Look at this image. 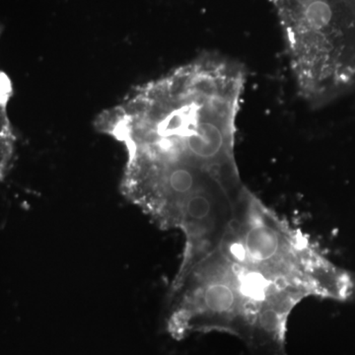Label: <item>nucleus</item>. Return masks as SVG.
Instances as JSON below:
<instances>
[{
    "instance_id": "1",
    "label": "nucleus",
    "mask_w": 355,
    "mask_h": 355,
    "mask_svg": "<svg viewBox=\"0 0 355 355\" xmlns=\"http://www.w3.org/2000/svg\"><path fill=\"white\" fill-rule=\"evenodd\" d=\"M246 80L241 64L205 53L133 89L95 128L123 146L127 165L212 180L241 193L235 139Z\"/></svg>"
},
{
    "instance_id": "3",
    "label": "nucleus",
    "mask_w": 355,
    "mask_h": 355,
    "mask_svg": "<svg viewBox=\"0 0 355 355\" xmlns=\"http://www.w3.org/2000/svg\"><path fill=\"white\" fill-rule=\"evenodd\" d=\"M298 93L322 108L355 90V15L342 0H270Z\"/></svg>"
},
{
    "instance_id": "2",
    "label": "nucleus",
    "mask_w": 355,
    "mask_h": 355,
    "mask_svg": "<svg viewBox=\"0 0 355 355\" xmlns=\"http://www.w3.org/2000/svg\"><path fill=\"white\" fill-rule=\"evenodd\" d=\"M308 297L324 298L310 268L228 232L216 249L175 275L166 331L177 340L193 334L234 336L252 355H287V324Z\"/></svg>"
},
{
    "instance_id": "4",
    "label": "nucleus",
    "mask_w": 355,
    "mask_h": 355,
    "mask_svg": "<svg viewBox=\"0 0 355 355\" xmlns=\"http://www.w3.org/2000/svg\"><path fill=\"white\" fill-rule=\"evenodd\" d=\"M342 1L345 6L349 7L352 12L355 15V0H342Z\"/></svg>"
}]
</instances>
